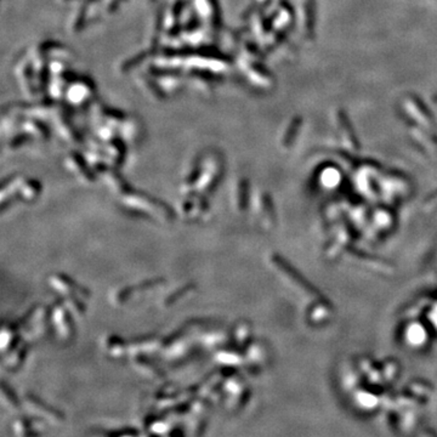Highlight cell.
Here are the masks:
<instances>
[{"instance_id": "obj_1", "label": "cell", "mask_w": 437, "mask_h": 437, "mask_svg": "<svg viewBox=\"0 0 437 437\" xmlns=\"http://www.w3.org/2000/svg\"><path fill=\"white\" fill-rule=\"evenodd\" d=\"M124 205L129 215L135 219H142L151 222H173L176 214L166 203L153 199L147 196L136 195L126 197Z\"/></svg>"}, {"instance_id": "obj_2", "label": "cell", "mask_w": 437, "mask_h": 437, "mask_svg": "<svg viewBox=\"0 0 437 437\" xmlns=\"http://www.w3.org/2000/svg\"><path fill=\"white\" fill-rule=\"evenodd\" d=\"M197 352V345L192 339V333L182 327L164 339V345L159 351L160 359L169 365L184 364Z\"/></svg>"}, {"instance_id": "obj_3", "label": "cell", "mask_w": 437, "mask_h": 437, "mask_svg": "<svg viewBox=\"0 0 437 437\" xmlns=\"http://www.w3.org/2000/svg\"><path fill=\"white\" fill-rule=\"evenodd\" d=\"M20 329L22 340L26 343H36L46 338L50 330H52L51 307L33 306L31 310L15 323Z\"/></svg>"}, {"instance_id": "obj_4", "label": "cell", "mask_w": 437, "mask_h": 437, "mask_svg": "<svg viewBox=\"0 0 437 437\" xmlns=\"http://www.w3.org/2000/svg\"><path fill=\"white\" fill-rule=\"evenodd\" d=\"M73 315L61 300L51 306L52 330L61 343L70 344L76 336V327L73 323Z\"/></svg>"}, {"instance_id": "obj_5", "label": "cell", "mask_w": 437, "mask_h": 437, "mask_svg": "<svg viewBox=\"0 0 437 437\" xmlns=\"http://www.w3.org/2000/svg\"><path fill=\"white\" fill-rule=\"evenodd\" d=\"M164 284L163 278H153V279L145 280L140 284L126 285V287L119 288L111 294V301L113 305L120 307L131 303L135 299L144 298L147 294L153 293L158 288Z\"/></svg>"}, {"instance_id": "obj_6", "label": "cell", "mask_w": 437, "mask_h": 437, "mask_svg": "<svg viewBox=\"0 0 437 437\" xmlns=\"http://www.w3.org/2000/svg\"><path fill=\"white\" fill-rule=\"evenodd\" d=\"M23 406L28 410V413L33 417L43 419L50 425H60L65 422V415L60 410L55 409L54 407L49 406L46 402L39 398L33 394H26L23 397Z\"/></svg>"}, {"instance_id": "obj_7", "label": "cell", "mask_w": 437, "mask_h": 437, "mask_svg": "<svg viewBox=\"0 0 437 437\" xmlns=\"http://www.w3.org/2000/svg\"><path fill=\"white\" fill-rule=\"evenodd\" d=\"M47 283L56 293L60 294L61 296L76 295L79 296L83 300H87L91 295L89 289L79 284L78 282L72 279L71 277L66 276L63 274H54L47 278Z\"/></svg>"}, {"instance_id": "obj_8", "label": "cell", "mask_w": 437, "mask_h": 437, "mask_svg": "<svg viewBox=\"0 0 437 437\" xmlns=\"http://www.w3.org/2000/svg\"><path fill=\"white\" fill-rule=\"evenodd\" d=\"M163 345L164 339H161L159 335L147 334L136 336L128 341L129 357L139 356V355L151 356L156 352H159Z\"/></svg>"}, {"instance_id": "obj_9", "label": "cell", "mask_w": 437, "mask_h": 437, "mask_svg": "<svg viewBox=\"0 0 437 437\" xmlns=\"http://www.w3.org/2000/svg\"><path fill=\"white\" fill-rule=\"evenodd\" d=\"M224 393L227 397L226 404L229 409H238L245 399V388L242 379L233 375L232 373L225 378Z\"/></svg>"}, {"instance_id": "obj_10", "label": "cell", "mask_w": 437, "mask_h": 437, "mask_svg": "<svg viewBox=\"0 0 437 437\" xmlns=\"http://www.w3.org/2000/svg\"><path fill=\"white\" fill-rule=\"evenodd\" d=\"M130 358L135 372L146 380H161L165 378V372L161 369L157 362L151 359L150 356L139 355V356H132Z\"/></svg>"}, {"instance_id": "obj_11", "label": "cell", "mask_w": 437, "mask_h": 437, "mask_svg": "<svg viewBox=\"0 0 437 437\" xmlns=\"http://www.w3.org/2000/svg\"><path fill=\"white\" fill-rule=\"evenodd\" d=\"M46 424L43 419L29 414L28 417H20L15 419L11 426L16 436L25 437L41 435L46 430Z\"/></svg>"}, {"instance_id": "obj_12", "label": "cell", "mask_w": 437, "mask_h": 437, "mask_svg": "<svg viewBox=\"0 0 437 437\" xmlns=\"http://www.w3.org/2000/svg\"><path fill=\"white\" fill-rule=\"evenodd\" d=\"M231 343H233L232 332L221 329V328L204 330L200 336V345L211 351H218L220 349L231 346Z\"/></svg>"}, {"instance_id": "obj_13", "label": "cell", "mask_w": 437, "mask_h": 437, "mask_svg": "<svg viewBox=\"0 0 437 437\" xmlns=\"http://www.w3.org/2000/svg\"><path fill=\"white\" fill-rule=\"evenodd\" d=\"M209 206L205 199L196 198V199L186 200L181 204V215L189 221H198L204 220L209 215Z\"/></svg>"}, {"instance_id": "obj_14", "label": "cell", "mask_w": 437, "mask_h": 437, "mask_svg": "<svg viewBox=\"0 0 437 437\" xmlns=\"http://www.w3.org/2000/svg\"><path fill=\"white\" fill-rule=\"evenodd\" d=\"M103 350L112 359H125L129 357L128 341L118 335H110L103 340Z\"/></svg>"}, {"instance_id": "obj_15", "label": "cell", "mask_w": 437, "mask_h": 437, "mask_svg": "<svg viewBox=\"0 0 437 437\" xmlns=\"http://www.w3.org/2000/svg\"><path fill=\"white\" fill-rule=\"evenodd\" d=\"M28 354V343L22 341L14 350L5 355L4 368L7 372H16L21 368Z\"/></svg>"}, {"instance_id": "obj_16", "label": "cell", "mask_w": 437, "mask_h": 437, "mask_svg": "<svg viewBox=\"0 0 437 437\" xmlns=\"http://www.w3.org/2000/svg\"><path fill=\"white\" fill-rule=\"evenodd\" d=\"M214 359L222 367L235 368L242 363L243 356L238 352V349H232L231 346L220 349L214 354Z\"/></svg>"}, {"instance_id": "obj_17", "label": "cell", "mask_w": 437, "mask_h": 437, "mask_svg": "<svg viewBox=\"0 0 437 437\" xmlns=\"http://www.w3.org/2000/svg\"><path fill=\"white\" fill-rule=\"evenodd\" d=\"M196 289H197V287H196V284H193V283H189V284L182 285V287H180L179 289L174 290L173 293L169 294V295L164 299L163 303L164 306L171 307L176 305V304L181 303L184 299H187L190 295H192V294L196 291Z\"/></svg>"}, {"instance_id": "obj_18", "label": "cell", "mask_w": 437, "mask_h": 437, "mask_svg": "<svg viewBox=\"0 0 437 437\" xmlns=\"http://www.w3.org/2000/svg\"><path fill=\"white\" fill-rule=\"evenodd\" d=\"M0 391H1V398L2 402H4L5 406L9 407V409L11 410H18L21 409L22 407L23 402H21V399L18 398L17 395L9 385H7L5 381L1 383V388H0Z\"/></svg>"}, {"instance_id": "obj_19", "label": "cell", "mask_w": 437, "mask_h": 437, "mask_svg": "<svg viewBox=\"0 0 437 437\" xmlns=\"http://www.w3.org/2000/svg\"><path fill=\"white\" fill-rule=\"evenodd\" d=\"M61 301L65 304L66 307L71 311V314L76 317H83L85 315V305H84V300L80 299L79 296L76 295H68V296H61Z\"/></svg>"}, {"instance_id": "obj_20", "label": "cell", "mask_w": 437, "mask_h": 437, "mask_svg": "<svg viewBox=\"0 0 437 437\" xmlns=\"http://www.w3.org/2000/svg\"><path fill=\"white\" fill-rule=\"evenodd\" d=\"M249 333H250V327H249L247 322L240 320L236 324V327L232 330V339L237 348H243L247 344Z\"/></svg>"}, {"instance_id": "obj_21", "label": "cell", "mask_w": 437, "mask_h": 437, "mask_svg": "<svg viewBox=\"0 0 437 437\" xmlns=\"http://www.w3.org/2000/svg\"><path fill=\"white\" fill-rule=\"evenodd\" d=\"M103 435L106 436H135L139 435V431L132 428H123L120 430H112V431H103Z\"/></svg>"}]
</instances>
